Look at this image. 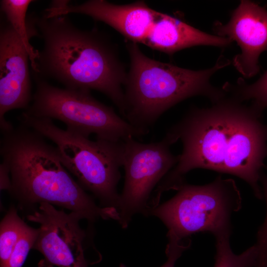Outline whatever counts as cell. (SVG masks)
<instances>
[{
  "mask_svg": "<svg viewBox=\"0 0 267 267\" xmlns=\"http://www.w3.org/2000/svg\"><path fill=\"white\" fill-rule=\"evenodd\" d=\"M0 189H6L9 191L11 188V179L9 169L7 166L1 162L0 165Z\"/></svg>",
  "mask_w": 267,
  "mask_h": 267,
  "instance_id": "cell-19",
  "label": "cell"
},
{
  "mask_svg": "<svg viewBox=\"0 0 267 267\" xmlns=\"http://www.w3.org/2000/svg\"><path fill=\"white\" fill-rule=\"evenodd\" d=\"M38 235V229L28 225L4 267H22Z\"/></svg>",
  "mask_w": 267,
  "mask_h": 267,
  "instance_id": "cell-17",
  "label": "cell"
},
{
  "mask_svg": "<svg viewBox=\"0 0 267 267\" xmlns=\"http://www.w3.org/2000/svg\"><path fill=\"white\" fill-rule=\"evenodd\" d=\"M177 190L172 198L148 212L147 216H154L164 223L168 232L181 239L200 232H209L214 236L232 232V215L242 206L234 179L219 176L205 185L184 183Z\"/></svg>",
  "mask_w": 267,
  "mask_h": 267,
  "instance_id": "cell-7",
  "label": "cell"
},
{
  "mask_svg": "<svg viewBox=\"0 0 267 267\" xmlns=\"http://www.w3.org/2000/svg\"><path fill=\"white\" fill-rule=\"evenodd\" d=\"M28 225L11 207L0 225V267H4Z\"/></svg>",
  "mask_w": 267,
  "mask_h": 267,
  "instance_id": "cell-15",
  "label": "cell"
},
{
  "mask_svg": "<svg viewBox=\"0 0 267 267\" xmlns=\"http://www.w3.org/2000/svg\"><path fill=\"white\" fill-rule=\"evenodd\" d=\"M29 54L22 42L6 20L0 30V128L13 126L5 114L15 109L27 110L32 100Z\"/></svg>",
  "mask_w": 267,
  "mask_h": 267,
  "instance_id": "cell-11",
  "label": "cell"
},
{
  "mask_svg": "<svg viewBox=\"0 0 267 267\" xmlns=\"http://www.w3.org/2000/svg\"><path fill=\"white\" fill-rule=\"evenodd\" d=\"M29 16L44 40L32 73L55 80L66 88L100 91L124 116L127 72L109 38L97 30L78 29L65 15Z\"/></svg>",
  "mask_w": 267,
  "mask_h": 267,
  "instance_id": "cell-2",
  "label": "cell"
},
{
  "mask_svg": "<svg viewBox=\"0 0 267 267\" xmlns=\"http://www.w3.org/2000/svg\"><path fill=\"white\" fill-rule=\"evenodd\" d=\"M32 2L31 0H2L0 1V8L6 20L22 42L29 54L32 71H35L39 50L34 49L30 40L39 34L30 17L28 15L26 17L28 6Z\"/></svg>",
  "mask_w": 267,
  "mask_h": 267,
  "instance_id": "cell-13",
  "label": "cell"
},
{
  "mask_svg": "<svg viewBox=\"0 0 267 267\" xmlns=\"http://www.w3.org/2000/svg\"><path fill=\"white\" fill-rule=\"evenodd\" d=\"M231 233L225 232L215 236L216 253L214 267H256L259 256L255 245L240 254H235L230 245Z\"/></svg>",
  "mask_w": 267,
  "mask_h": 267,
  "instance_id": "cell-14",
  "label": "cell"
},
{
  "mask_svg": "<svg viewBox=\"0 0 267 267\" xmlns=\"http://www.w3.org/2000/svg\"><path fill=\"white\" fill-rule=\"evenodd\" d=\"M262 114L227 93L209 108L189 110L167 131L181 141L183 148L155 196L160 199L164 192L177 190L188 172L204 169L242 179L263 199L260 181L267 157V125Z\"/></svg>",
  "mask_w": 267,
  "mask_h": 267,
  "instance_id": "cell-1",
  "label": "cell"
},
{
  "mask_svg": "<svg viewBox=\"0 0 267 267\" xmlns=\"http://www.w3.org/2000/svg\"><path fill=\"white\" fill-rule=\"evenodd\" d=\"M176 142L167 132L157 142L143 143L133 137L123 140L125 182L117 209L123 228L128 227L135 214L147 216L153 189L179 160V155H175L170 149Z\"/></svg>",
  "mask_w": 267,
  "mask_h": 267,
  "instance_id": "cell-9",
  "label": "cell"
},
{
  "mask_svg": "<svg viewBox=\"0 0 267 267\" xmlns=\"http://www.w3.org/2000/svg\"><path fill=\"white\" fill-rule=\"evenodd\" d=\"M263 198L265 199L266 203V214L262 222L263 227L267 230V177L263 175L260 181Z\"/></svg>",
  "mask_w": 267,
  "mask_h": 267,
  "instance_id": "cell-20",
  "label": "cell"
},
{
  "mask_svg": "<svg viewBox=\"0 0 267 267\" xmlns=\"http://www.w3.org/2000/svg\"><path fill=\"white\" fill-rule=\"evenodd\" d=\"M32 74L36 89L32 102L23 112L28 116L58 120L69 131L87 137L94 134L97 139L111 141L141 138L149 132L131 125L112 107L93 98L89 90L59 88Z\"/></svg>",
  "mask_w": 267,
  "mask_h": 267,
  "instance_id": "cell-8",
  "label": "cell"
},
{
  "mask_svg": "<svg viewBox=\"0 0 267 267\" xmlns=\"http://www.w3.org/2000/svg\"><path fill=\"white\" fill-rule=\"evenodd\" d=\"M27 218L39 224L33 248L46 261L59 267H88L84 248L86 233L79 225L82 218L78 214L66 213L43 202Z\"/></svg>",
  "mask_w": 267,
  "mask_h": 267,
  "instance_id": "cell-10",
  "label": "cell"
},
{
  "mask_svg": "<svg viewBox=\"0 0 267 267\" xmlns=\"http://www.w3.org/2000/svg\"><path fill=\"white\" fill-rule=\"evenodd\" d=\"M226 91L242 101L250 100L256 110L262 113L267 108V70L256 82L248 85L240 79L236 85H225Z\"/></svg>",
  "mask_w": 267,
  "mask_h": 267,
  "instance_id": "cell-16",
  "label": "cell"
},
{
  "mask_svg": "<svg viewBox=\"0 0 267 267\" xmlns=\"http://www.w3.org/2000/svg\"><path fill=\"white\" fill-rule=\"evenodd\" d=\"M1 134L0 152L9 171V191L18 199L58 205L91 222L119 220L116 208L95 204L63 165L55 147L43 135L22 124Z\"/></svg>",
  "mask_w": 267,
  "mask_h": 267,
  "instance_id": "cell-3",
  "label": "cell"
},
{
  "mask_svg": "<svg viewBox=\"0 0 267 267\" xmlns=\"http://www.w3.org/2000/svg\"><path fill=\"white\" fill-rule=\"evenodd\" d=\"M22 124L50 140L64 167L76 177L84 190L91 192L104 207L118 209L117 185L123 167V140L111 141L89 137L57 127L52 120L22 113Z\"/></svg>",
  "mask_w": 267,
  "mask_h": 267,
  "instance_id": "cell-5",
  "label": "cell"
},
{
  "mask_svg": "<svg viewBox=\"0 0 267 267\" xmlns=\"http://www.w3.org/2000/svg\"><path fill=\"white\" fill-rule=\"evenodd\" d=\"M126 47L130 64L123 118L134 127L149 131L165 112L187 98L202 95L214 103L226 94L210 83L215 73L230 64L223 56L212 67L196 71L152 59L135 43L128 42Z\"/></svg>",
  "mask_w": 267,
  "mask_h": 267,
  "instance_id": "cell-4",
  "label": "cell"
},
{
  "mask_svg": "<svg viewBox=\"0 0 267 267\" xmlns=\"http://www.w3.org/2000/svg\"><path fill=\"white\" fill-rule=\"evenodd\" d=\"M83 14L103 22L130 42L144 44L169 55L197 45L223 46V38L202 32L181 19L150 7L144 1L116 4L90 0Z\"/></svg>",
  "mask_w": 267,
  "mask_h": 267,
  "instance_id": "cell-6",
  "label": "cell"
},
{
  "mask_svg": "<svg viewBox=\"0 0 267 267\" xmlns=\"http://www.w3.org/2000/svg\"><path fill=\"white\" fill-rule=\"evenodd\" d=\"M168 243L166 249L167 256L166 262L160 267H175L178 259L182 253L190 248L191 241L189 238L181 239L175 234L168 232ZM120 267H127L123 264H121Z\"/></svg>",
  "mask_w": 267,
  "mask_h": 267,
  "instance_id": "cell-18",
  "label": "cell"
},
{
  "mask_svg": "<svg viewBox=\"0 0 267 267\" xmlns=\"http://www.w3.org/2000/svg\"><path fill=\"white\" fill-rule=\"evenodd\" d=\"M213 28L217 36L239 46L241 52L233 59L236 69L247 78L257 74L260 55L267 49V10L254 2L242 0L228 23L216 22Z\"/></svg>",
  "mask_w": 267,
  "mask_h": 267,
  "instance_id": "cell-12",
  "label": "cell"
}]
</instances>
